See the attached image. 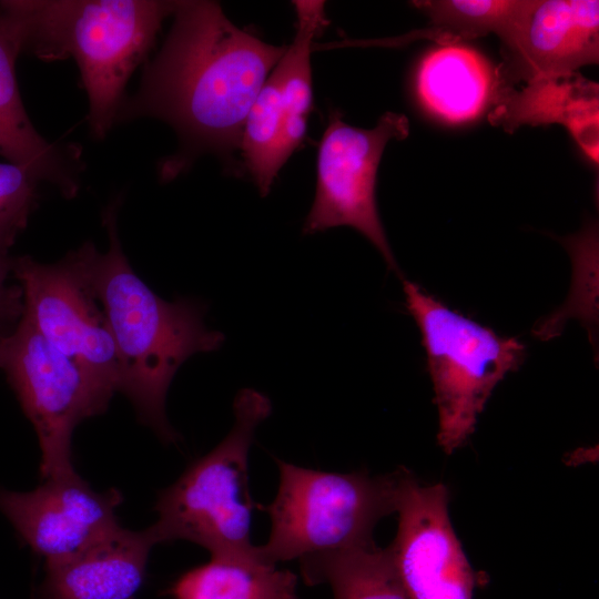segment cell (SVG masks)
<instances>
[{"instance_id":"obj_4","label":"cell","mask_w":599,"mask_h":599,"mask_svg":"<svg viewBox=\"0 0 599 599\" xmlns=\"http://www.w3.org/2000/svg\"><path fill=\"white\" fill-rule=\"evenodd\" d=\"M233 409L235 422L226 437L160 493L158 519L151 525L159 544L187 540L211 556L254 550L248 454L257 426L271 415L272 403L263 393L244 388Z\"/></svg>"},{"instance_id":"obj_19","label":"cell","mask_w":599,"mask_h":599,"mask_svg":"<svg viewBox=\"0 0 599 599\" xmlns=\"http://www.w3.org/2000/svg\"><path fill=\"white\" fill-rule=\"evenodd\" d=\"M300 562L305 583H327L334 599H409L387 548L374 541Z\"/></svg>"},{"instance_id":"obj_8","label":"cell","mask_w":599,"mask_h":599,"mask_svg":"<svg viewBox=\"0 0 599 599\" xmlns=\"http://www.w3.org/2000/svg\"><path fill=\"white\" fill-rule=\"evenodd\" d=\"M0 368L38 436L42 479L75 471L72 434L110 403L23 314L0 347Z\"/></svg>"},{"instance_id":"obj_3","label":"cell","mask_w":599,"mask_h":599,"mask_svg":"<svg viewBox=\"0 0 599 599\" xmlns=\"http://www.w3.org/2000/svg\"><path fill=\"white\" fill-rule=\"evenodd\" d=\"M21 51L42 61L72 58L89 99V124L104 139L116 124L125 85L154 47L174 1L2 0Z\"/></svg>"},{"instance_id":"obj_5","label":"cell","mask_w":599,"mask_h":599,"mask_svg":"<svg viewBox=\"0 0 599 599\" xmlns=\"http://www.w3.org/2000/svg\"><path fill=\"white\" fill-rule=\"evenodd\" d=\"M275 498L263 509L271 519L267 541L256 546L264 561H298L373 542V530L395 512L400 469L383 476L366 470L332 473L276 459Z\"/></svg>"},{"instance_id":"obj_16","label":"cell","mask_w":599,"mask_h":599,"mask_svg":"<svg viewBox=\"0 0 599 599\" xmlns=\"http://www.w3.org/2000/svg\"><path fill=\"white\" fill-rule=\"evenodd\" d=\"M416 91L423 106L443 121H473L494 102L495 69L471 48L441 44L419 62Z\"/></svg>"},{"instance_id":"obj_12","label":"cell","mask_w":599,"mask_h":599,"mask_svg":"<svg viewBox=\"0 0 599 599\" xmlns=\"http://www.w3.org/2000/svg\"><path fill=\"white\" fill-rule=\"evenodd\" d=\"M501 42L496 92L531 79L577 72L599 61V1L529 0Z\"/></svg>"},{"instance_id":"obj_14","label":"cell","mask_w":599,"mask_h":599,"mask_svg":"<svg viewBox=\"0 0 599 599\" xmlns=\"http://www.w3.org/2000/svg\"><path fill=\"white\" fill-rule=\"evenodd\" d=\"M488 122L512 133L522 125H564L599 163V85L577 72L544 75L497 93Z\"/></svg>"},{"instance_id":"obj_1","label":"cell","mask_w":599,"mask_h":599,"mask_svg":"<svg viewBox=\"0 0 599 599\" xmlns=\"http://www.w3.org/2000/svg\"><path fill=\"white\" fill-rule=\"evenodd\" d=\"M172 16L161 49L116 119L154 118L174 129L180 148L160 164L165 182L202 153L233 159L248 110L286 49L237 28L215 1H174Z\"/></svg>"},{"instance_id":"obj_11","label":"cell","mask_w":599,"mask_h":599,"mask_svg":"<svg viewBox=\"0 0 599 599\" xmlns=\"http://www.w3.org/2000/svg\"><path fill=\"white\" fill-rule=\"evenodd\" d=\"M116 489L94 490L77 471L30 491L0 489V511L45 561L68 557L119 525Z\"/></svg>"},{"instance_id":"obj_9","label":"cell","mask_w":599,"mask_h":599,"mask_svg":"<svg viewBox=\"0 0 599 599\" xmlns=\"http://www.w3.org/2000/svg\"><path fill=\"white\" fill-rule=\"evenodd\" d=\"M409 121L403 113L385 112L373 129H361L332 111L317 149L316 190L303 234L337 226L362 233L400 275L376 205V176L386 144L404 140Z\"/></svg>"},{"instance_id":"obj_23","label":"cell","mask_w":599,"mask_h":599,"mask_svg":"<svg viewBox=\"0 0 599 599\" xmlns=\"http://www.w3.org/2000/svg\"><path fill=\"white\" fill-rule=\"evenodd\" d=\"M39 181L28 170L0 162V256L9 251L26 229L38 204Z\"/></svg>"},{"instance_id":"obj_18","label":"cell","mask_w":599,"mask_h":599,"mask_svg":"<svg viewBox=\"0 0 599 599\" xmlns=\"http://www.w3.org/2000/svg\"><path fill=\"white\" fill-rule=\"evenodd\" d=\"M293 4L296 32L272 72L284 114L283 145L287 159L306 136L308 116L313 109L311 52L313 41L328 24L324 1L297 0Z\"/></svg>"},{"instance_id":"obj_24","label":"cell","mask_w":599,"mask_h":599,"mask_svg":"<svg viewBox=\"0 0 599 599\" xmlns=\"http://www.w3.org/2000/svg\"><path fill=\"white\" fill-rule=\"evenodd\" d=\"M12 256H0V332H11L24 312L23 292L20 285L7 284L12 271Z\"/></svg>"},{"instance_id":"obj_15","label":"cell","mask_w":599,"mask_h":599,"mask_svg":"<svg viewBox=\"0 0 599 599\" xmlns=\"http://www.w3.org/2000/svg\"><path fill=\"white\" fill-rule=\"evenodd\" d=\"M21 53L18 32L0 8V156L72 199L79 191L83 170L80 149L47 141L32 124L16 75V62Z\"/></svg>"},{"instance_id":"obj_17","label":"cell","mask_w":599,"mask_h":599,"mask_svg":"<svg viewBox=\"0 0 599 599\" xmlns=\"http://www.w3.org/2000/svg\"><path fill=\"white\" fill-rule=\"evenodd\" d=\"M297 577L257 554L211 556L183 573L169 590L173 599H297Z\"/></svg>"},{"instance_id":"obj_2","label":"cell","mask_w":599,"mask_h":599,"mask_svg":"<svg viewBox=\"0 0 599 599\" xmlns=\"http://www.w3.org/2000/svg\"><path fill=\"white\" fill-rule=\"evenodd\" d=\"M119 205L115 199L103 211L106 252L87 242L88 274L115 345L119 392L132 402L141 422L162 439L175 441L165 414L170 384L191 355L219 349L225 336L206 327V306L201 302H167L134 273L119 238Z\"/></svg>"},{"instance_id":"obj_21","label":"cell","mask_w":599,"mask_h":599,"mask_svg":"<svg viewBox=\"0 0 599 599\" xmlns=\"http://www.w3.org/2000/svg\"><path fill=\"white\" fill-rule=\"evenodd\" d=\"M284 114L280 91L271 74L262 85L245 118L240 152L246 171L262 196L288 160L283 145Z\"/></svg>"},{"instance_id":"obj_25","label":"cell","mask_w":599,"mask_h":599,"mask_svg":"<svg viewBox=\"0 0 599 599\" xmlns=\"http://www.w3.org/2000/svg\"><path fill=\"white\" fill-rule=\"evenodd\" d=\"M6 334H7V333L0 332V347H1V343H2V339H3V337H4Z\"/></svg>"},{"instance_id":"obj_10","label":"cell","mask_w":599,"mask_h":599,"mask_svg":"<svg viewBox=\"0 0 599 599\" xmlns=\"http://www.w3.org/2000/svg\"><path fill=\"white\" fill-rule=\"evenodd\" d=\"M445 485H422L400 469L398 527L387 548L409 599H473L474 572L448 514Z\"/></svg>"},{"instance_id":"obj_7","label":"cell","mask_w":599,"mask_h":599,"mask_svg":"<svg viewBox=\"0 0 599 599\" xmlns=\"http://www.w3.org/2000/svg\"><path fill=\"white\" fill-rule=\"evenodd\" d=\"M11 274L23 292V314L35 329L111 400L120 390V367L89 278L87 243L55 263L13 257Z\"/></svg>"},{"instance_id":"obj_13","label":"cell","mask_w":599,"mask_h":599,"mask_svg":"<svg viewBox=\"0 0 599 599\" xmlns=\"http://www.w3.org/2000/svg\"><path fill=\"white\" fill-rule=\"evenodd\" d=\"M156 544L151 526L116 525L79 551L45 561L41 599H133Z\"/></svg>"},{"instance_id":"obj_22","label":"cell","mask_w":599,"mask_h":599,"mask_svg":"<svg viewBox=\"0 0 599 599\" xmlns=\"http://www.w3.org/2000/svg\"><path fill=\"white\" fill-rule=\"evenodd\" d=\"M412 3L429 18L444 44H456L489 33L505 40L529 0H419Z\"/></svg>"},{"instance_id":"obj_20","label":"cell","mask_w":599,"mask_h":599,"mask_svg":"<svg viewBox=\"0 0 599 599\" xmlns=\"http://www.w3.org/2000/svg\"><path fill=\"white\" fill-rule=\"evenodd\" d=\"M572 263L569 295L560 308L540 319L534 335L541 341L559 336L569 319H578L587 329L590 343L598 346V266L599 236L597 223L590 222L575 235L559 238Z\"/></svg>"},{"instance_id":"obj_6","label":"cell","mask_w":599,"mask_h":599,"mask_svg":"<svg viewBox=\"0 0 599 599\" xmlns=\"http://www.w3.org/2000/svg\"><path fill=\"white\" fill-rule=\"evenodd\" d=\"M406 307L426 352L438 409V445L446 454L461 447L497 384L526 359L522 342L449 308L419 285L403 280Z\"/></svg>"}]
</instances>
